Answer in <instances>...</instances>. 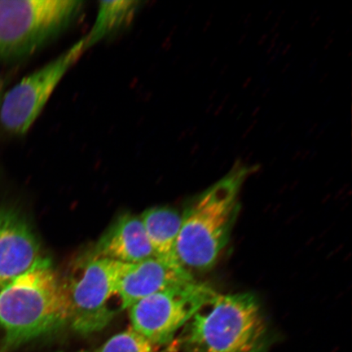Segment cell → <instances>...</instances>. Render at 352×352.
I'll return each mask as SVG.
<instances>
[{"label": "cell", "instance_id": "obj_8", "mask_svg": "<svg viewBox=\"0 0 352 352\" xmlns=\"http://www.w3.org/2000/svg\"><path fill=\"white\" fill-rule=\"evenodd\" d=\"M195 277L170 259L153 257L129 264L118 285L121 309L167 289L195 280Z\"/></svg>", "mask_w": 352, "mask_h": 352}, {"label": "cell", "instance_id": "obj_2", "mask_svg": "<svg viewBox=\"0 0 352 352\" xmlns=\"http://www.w3.org/2000/svg\"><path fill=\"white\" fill-rule=\"evenodd\" d=\"M68 322L65 284L51 264L35 267L0 289V352L10 351Z\"/></svg>", "mask_w": 352, "mask_h": 352}, {"label": "cell", "instance_id": "obj_1", "mask_svg": "<svg viewBox=\"0 0 352 352\" xmlns=\"http://www.w3.org/2000/svg\"><path fill=\"white\" fill-rule=\"evenodd\" d=\"M255 170L254 166L236 162L184 214L174 259L189 274L208 271L217 263L230 241L239 214L242 186Z\"/></svg>", "mask_w": 352, "mask_h": 352}, {"label": "cell", "instance_id": "obj_7", "mask_svg": "<svg viewBox=\"0 0 352 352\" xmlns=\"http://www.w3.org/2000/svg\"><path fill=\"white\" fill-rule=\"evenodd\" d=\"M51 264L19 211L0 206V289L35 267Z\"/></svg>", "mask_w": 352, "mask_h": 352}, {"label": "cell", "instance_id": "obj_9", "mask_svg": "<svg viewBox=\"0 0 352 352\" xmlns=\"http://www.w3.org/2000/svg\"><path fill=\"white\" fill-rule=\"evenodd\" d=\"M92 255L129 264L157 257L142 219L133 214H124L118 219L101 237Z\"/></svg>", "mask_w": 352, "mask_h": 352}, {"label": "cell", "instance_id": "obj_10", "mask_svg": "<svg viewBox=\"0 0 352 352\" xmlns=\"http://www.w3.org/2000/svg\"><path fill=\"white\" fill-rule=\"evenodd\" d=\"M145 232L157 257L174 261V249L183 214L164 206L145 210L142 217Z\"/></svg>", "mask_w": 352, "mask_h": 352}, {"label": "cell", "instance_id": "obj_4", "mask_svg": "<svg viewBox=\"0 0 352 352\" xmlns=\"http://www.w3.org/2000/svg\"><path fill=\"white\" fill-rule=\"evenodd\" d=\"M129 263L91 255L65 285L69 301V322L77 332L87 334L104 329L117 311L112 307L118 285Z\"/></svg>", "mask_w": 352, "mask_h": 352}, {"label": "cell", "instance_id": "obj_6", "mask_svg": "<svg viewBox=\"0 0 352 352\" xmlns=\"http://www.w3.org/2000/svg\"><path fill=\"white\" fill-rule=\"evenodd\" d=\"M86 51L82 38L4 94L0 103V122L4 130L15 135L28 133L65 74Z\"/></svg>", "mask_w": 352, "mask_h": 352}, {"label": "cell", "instance_id": "obj_14", "mask_svg": "<svg viewBox=\"0 0 352 352\" xmlns=\"http://www.w3.org/2000/svg\"><path fill=\"white\" fill-rule=\"evenodd\" d=\"M189 352H202V351H201L199 350H197V349H191V351Z\"/></svg>", "mask_w": 352, "mask_h": 352}, {"label": "cell", "instance_id": "obj_5", "mask_svg": "<svg viewBox=\"0 0 352 352\" xmlns=\"http://www.w3.org/2000/svg\"><path fill=\"white\" fill-rule=\"evenodd\" d=\"M217 292L196 280L144 298L129 309L132 329L157 346L173 338Z\"/></svg>", "mask_w": 352, "mask_h": 352}, {"label": "cell", "instance_id": "obj_11", "mask_svg": "<svg viewBox=\"0 0 352 352\" xmlns=\"http://www.w3.org/2000/svg\"><path fill=\"white\" fill-rule=\"evenodd\" d=\"M142 1H100L95 23L85 38L86 50L129 26Z\"/></svg>", "mask_w": 352, "mask_h": 352}, {"label": "cell", "instance_id": "obj_12", "mask_svg": "<svg viewBox=\"0 0 352 352\" xmlns=\"http://www.w3.org/2000/svg\"><path fill=\"white\" fill-rule=\"evenodd\" d=\"M98 352H157V347L130 328L109 338Z\"/></svg>", "mask_w": 352, "mask_h": 352}, {"label": "cell", "instance_id": "obj_3", "mask_svg": "<svg viewBox=\"0 0 352 352\" xmlns=\"http://www.w3.org/2000/svg\"><path fill=\"white\" fill-rule=\"evenodd\" d=\"M188 323V344L202 352H254L267 331L261 306L250 293H217Z\"/></svg>", "mask_w": 352, "mask_h": 352}, {"label": "cell", "instance_id": "obj_13", "mask_svg": "<svg viewBox=\"0 0 352 352\" xmlns=\"http://www.w3.org/2000/svg\"><path fill=\"white\" fill-rule=\"evenodd\" d=\"M3 80L1 77H0V103H1V100L3 96Z\"/></svg>", "mask_w": 352, "mask_h": 352}]
</instances>
